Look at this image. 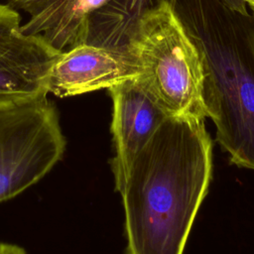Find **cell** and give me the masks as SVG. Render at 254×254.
I'll list each match as a JSON object with an SVG mask.
<instances>
[{"label":"cell","mask_w":254,"mask_h":254,"mask_svg":"<svg viewBox=\"0 0 254 254\" xmlns=\"http://www.w3.org/2000/svg\"><path fill=\"white\" fill-rule=\"evenodd\" d=\"M211 175L212 141L204 119L167 118L118 191L126 254H183Z\"/></svg>","instance_id":"cell-1"},{"label":"cell","mask_w":254,"mask_h":254,"mask_svg":"<svg viewBox=\"0 0 254 254\" xmlns=\"http://www.w3.org/2000/svg\"><path fill=\"white\" fill-rule=\"evenodd\" d=\"M242 0H176L203 69L206 117L239 168L254 171V15Z\"/></svg>","instance_id":"cell-2"},{"label":"cell","mask_w":254,"mask_h":254,"mask_svg":"<svg viewBox=\"0 0 254 254\" xmlns=\"http://www.w3.org/2000/svg\"><path fill=\"white\" fill-rule=\"evenodd\" d=\"M123 53L138 69L136 78L168 117L205 119L199 53L169 3L146 14Z\"/></svg>","instance_id":"cell-3"},{"label":"cell","mask_w":254,"mask_h":254,"mask_svg":"<svg viewBox=\"0 0 254 254\" xmlns=\"http://www.w3.org/2000/svg\"><path fill=\"white\" fill-rule=\"evenodd\" d=\"M64 149L59 113L48 96L0 110V202L44 178Z\"/></svg>","instance_id":"cell-4"},{"label":"cell","mask_w":254,"mask_h":254,"mask_svg":"<svg viewBox=\"0 0 254 254\" xmlns=\"http://www.w3.org/2000/svg\"><path fill=\"white\" fill-rule=\"evenodd\" d=\"M63 52L23 31L19 12L0 3V110L49 94V77Z\"/></svg>","instance_id":"cell-5"},{"label":"cell","mask_w":254,"mask_h":254,"mask_svg":"<svg viewBox=\"0 0 254 254\" xmlns=\"http://www.w3.org/2000/svg\"><path fill=\"white\" fill-rule=\"evenodd\" d=\"M108 91L112 99L111 133L115 150L111 165L115 190L119 191L133 160L169 117L136 78Z\"/></svg>","instance_id":"cell-6"},{"label":"cell","mask_w":254,"mask_h":254,"mask_svg":"<svg viewBox=\"0 0 254 254\" xmlns=\"http://www.w3.org/2000/svg\"><path fill=\"white\" fill-rule=\"evenodd\" d=\"M138 69L123 53L79 44L55 63L49 77V93L58 97L80 95L135 79Z\"/></svg>","instance_id":"cell-7"},{"label":"cell","mask_w":254,"mask_h":254,"mask_svg":"<svg viewBox=\"0 0 254 254\" xmlns=\"http://www.w3.org/2000/svg\"><path fill=\"white\" fill-rule=\"evenodd\" d=\"M108 0H44L28 12L25 33L42 36L50 45L65 52L81 42L88 18Z\"/></svg>","instance_id":"cell-8"},{"label":"cell","mask_w":254,"mask_h":254,"mask_svg":"<svg viewBox=\"0 0 254 254\" xmlns=\"http://www.w3.org/2000/svg\"><path fill=\"white\" fill-rule=\"evenodd\" d=\"M162 3L176 0H108L88 18L80 44L123 53L140 20Z\"/></svg>","instance_id":"cell-9"},{"label":"cell","mask_w":254,"mask_h":254,"mask_svg":"<svg viewBox=\"0 0 254 254\" xmlns=\"http://www.w3.org/2000/svg\"><path fill=\"white\" fill-rule=\"evenodd\" d=\"M43 1L44 0H8V4L13 8H15L16 10L21 9L28 13L35 6H37L39 3Z\"/></svg>","instance_id":"cell-10"},{"label":"cell","mask_w":254,"mask_h":254,"mask_svg":"<svg viewBox=\"0 0 254 254\" xmlns=\"http://www.w3.org/2000/svg\"><path fill=\"white\" fill-rule=\"evenodd\" d=\"M0 254H27V252L16 244L0 242Z\"/></svg>","instance_id":"cell-11"},{"label":"cell","mask_w":254,"mask_h":254,"mask_svg":"<svg viewBox=\"0 0 254 254\" xmlns=\"http://www.w3.org/2000/svg\"><path fill=\"white\" fill-rule=\"evenodd\" d=\"M246 4H248L253 12V15H254V0H243Z\"/></svg>","instance_id":"cell-12"},{"label":"cell","mask_w":254,"mask_h":254,"mask_svg":"<svg viewBox=\"0 0 254 254\" xmlns=\"http://www.w3.org/2000/svg\"><path fill=\"white\" fill-rule=\"evenodd\" d=\"M242 1H243V0H242Z\"/></svg>","instance_id":"cell-13"}]
</instances>
